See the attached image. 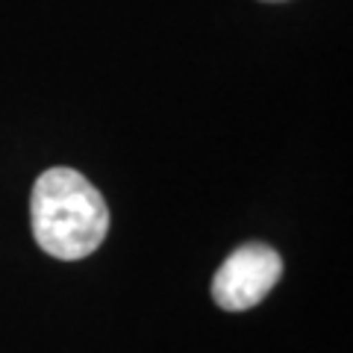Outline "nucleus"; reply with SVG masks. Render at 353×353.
Returning a JSON list of instances; mask_svg holds the SVG:
<instances>
[{"label": "nucleus", "mask_w": 353, "mask_h": 353, "mask_svg": "<svg viewBox=\"0 0 353 353\" xmlns=\"http://www.w3.org/2000/svg\"><path fill=\"white\" fill-rule=\"evenodd\" d=\"M30 221L39 248L53 259L77 262L103 245L109 209L103 194L74 168H48L30 194Z\"/></svg>", "instance_id": "1"}, {"label": "nucleus", "mask_w": 353, "mask_h": 353, "mask_svg": "<svg viewBox=\"0 0 353 353\" xmlns=\"http://www.w3.org/2000/svg\"><path fill=\"white\" fill-rule=\"evenodd\" d=\"M265 3H283V0H265Z\"/></svg>", "instance_id": "3"}, {"label": "nucleus", "mask_w": 353, "mask_h": 353, "mask_svg": "<svg viewBox=\"0 0 353 353\" xmlns=\"http://www.w3.org/2000/svg\"><path fill=\"white\" fill-rule=\"evenodd\" d=\"M283 277V259L271 245L248 241L221 262L212 277V297L227 312L259 306Z\"/></svg>", "instance_id": "2"}]
</instances>
